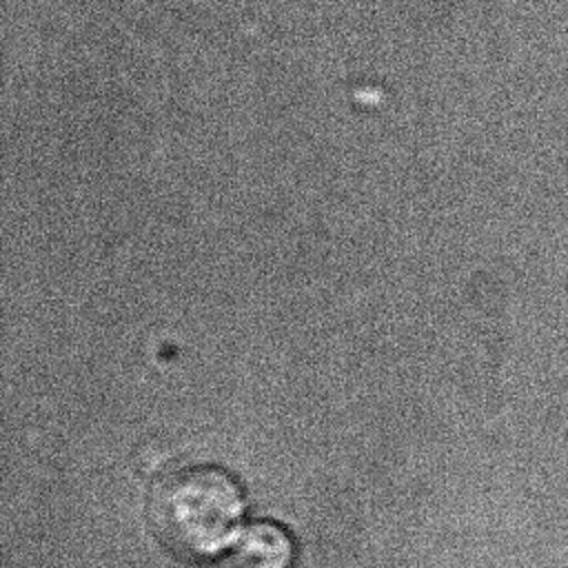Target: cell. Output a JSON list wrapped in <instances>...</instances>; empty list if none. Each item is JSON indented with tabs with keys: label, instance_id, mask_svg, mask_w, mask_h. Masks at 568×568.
<instances>
[{
	"label": "cell",
	"instance_id": "6da1fadb",
	"mask_svg": "<svg viewBox=\"0 0 568 568\" xmlns=\"http://www.w3.org/2000/svg\"><path fill=\"white\" fill-rule=\"evenodd\" d=\"M242 508L237 484L211 466L164 475L149 499V515L160 541L186 559L217 555L237 530Z\"/></svg>",
	"mask_w": 568,
	"mask_h": 568
},
{
	"label": "cell",
	"instance_id": "7a4b0ae2",
	"mask_svg": "<svg viewBox=\"0 0 568 568\" xmlns=\"http://www.w3.org/2000/svg\"><path fill=\"white\" fill-rule=\"evenodd\" d=\"M293 561V544L275 524L248 526L233 548L235 568H288Z\"/></svg>",
	"mask_w": 568,
	"mask_h": 568
}]
</instances>
